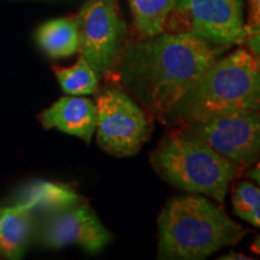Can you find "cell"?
<instances>
[{"mask_svg": "<svg viewBox=\"0 0 260 260\" xmlns=\"http://www.w3.org/2000/svg\"><path fill=\"white\" fill-rule=\"evenodd\" d=\"M178 0H128L133 23L140 38L164 32Z\"/></svg>", "mask_w": 260, "mask_h": 260, "instance_id": "14", "label": "cell"}, {"mask_svg": "<svg viewBox=\"0 0 260 260\" xmlns=\"http://www.w3.org/2000/svg\"><path fill=\"white\" fill-rule=\"evenodd\" d=\"M37 235L39 242L48 248L76 245L89 253L100 252L112 239L92 207L81 203L45 214Z\"/></svg>", "mask_w": 260, "mask_h": 260, "instance_id": "9", "label": "cell"}, {"mask_svg": "<svg viewBox=\"0 0 260 260\" xmlns=\"http://www.w3.org/2000/svg\"><path fill=\"white\" fill-rule=\"evenodd\" d=\"M158 259L203 260L242 240L247 230L205 195L172 198L158 216Z\"/></svg>", "mask_w": 260, "mask_h": 260, "instance_id": "2", "label": "cell"}, {"mask_svg": "<svg viewBox=\"0 0 260 260\" xmlns=\"http://www.w3.org/2000/svg\"><path fill=\"white\" fill-rule=\"evenodd\" d=\"M75 18L81 56L99 77L113 73L128 37L118 0H87Z\"/></svg>", "mask_w": 260, "mask_h": 260, "instance_id": "5", "label": "cell"}, {"mask_svg": "<svg viewBox=\"0 0 260 260\" xmlns=\"http://www.w3.org/2000/svg\"><path fill=\"white\" fill-rule=\"evenodd\" d=\"M35 40L52 59L74 56L80 47L76 18L59 17L45 22L37 29Z\"/></svg>", "mask_w": 260, "mask_h": 260, "instance_id": "13", "label": "cell"}, {"mask_svg": "<svg viewBox=\"0 0 260 260\" xmlns=\"http://www.w3.org/2000/svg\"><path fill=\"white\" fill-rule=\"evenodd\" d=\"M243 44L246 45L249 51L253 52V53L256 54L258 57H260V32L247 37Z\"/></svg>", "mask_w": 260, "mask_h": 260, "instance_id": "18", "label": "cell"}, {"mask_svg": "<svg viewBox=\"0 0 260 260\" xmlns=\"http://www.w3.org/2000/svg\"><path fill=\"white\" fill-rule=\"evenodd\" d=\"M45 129H58L90 144L96 126V106L88 98H59L39 116Z\"/></svg>", "mask_w": 260, "mask_h": 260, "instance_id": "10", "label": "cell"}, {"mask_svg": "<svg viewBox=\"0 0 260 260\" xmlns=\"http://www.w3.org/2000/svg\"><path fill=\"white\" fill-rule=\"evenodd\" d=\"M197 136L239 167H249L260 158V111L241 110L187 124Z\"/></svg>", "mask_w": 260, "mask_h": 260, "instance_id": "7", "label": "cell"}, {"mask_svg": "<svg viewBox=\"0 0 260 260\" xmlns=\"http://www.w3.org/2000/svg\"><path fill=\"white\" fill-rule=\"evenodd\" d=\"M249 177H251L252 180L254 181L255 183L258 184V187L260 188V161L255 165L254 168L252 169L251 171H249Z\"/></svg>", "mask_w": 260, "mask_h": 260, "instance_id": "20", "label": "cell"}, {"mask_svg": "<svg viewBox=\"0 0 260 260\" xmlns=\"http://www.w3.org/2000/svg\"><path fill=\"white\" fill-rule=\"evenodd\" d=\"M241 110L260 111V57L243 47L214 61L165 121L191 124Z\"/></svg>", "mask_w": 260, "mask_h": 260, "instance_id": "3", "label": "cell"}, {"mask_svg": "<svg viewBox=\"0 0 260 260\" xmlns=\"http://www.w3.org/2000/svg\"><path fill=\"white\" fill-rule=\"evenodd\" d=\"M247 37L260 32V0H247Z\"/></svg>", "mask_w": 260, "mask_h": 260, "instance_id": "17", "label": "cell"}, {"mask_svg": "<svg viewBox=\"0 0 260 260\" xmlns=\"http://www.w3.org/2000/svg\"><path fill=\"white\" fill-rule=\"evenodd\" d=\"M35 214L27 206L15 204L0 209V253L8 259H19L35 230Z\"/></svg>", "mask_w": 260, "mask_h": 260, "instance_id": "11", "label": "cell"}, {"mask_svg": "<svg viewBox=\"0 0 260 260\" xmlns=\"http://www.w3.org/2000/svg\"><path fill=\"white\" fill-rule=\"evenodd\" d=\"M154 171L171 186L190 194L225 200L237 167L187 130L172 132L149 153Z\"/></svg>", "mask_w": 260, "mask_h": 260, "instance_id": "4", "label": "cell"}, {"mask_svg": "<svg viewBox=\"0 0 260 260\" xmlns=\"http://www.w3.org/2000/svg\"><path fill=\"white\" fill-rule=\"evenodd\" d=\"M96 141L106 153L132 157L149 139L152 124L129 94L107 87L96 98Z\"/></svg>", "mask_w": 260, "mask_h": 260, "instance_id": "6", "label": "cell"}, {"mask_svg": "<svg viewBox=\"0 0 260 260\" xmlns=\"http://www.w3.org/2000/svg\"><path fill=\"white\" fill-rule=\"evenodd\" d=\"M170 16L177 17L182 30L232 47L247 39L243 0H178Z\"/></svg>", "mask_w": 260, "mask_h": 260, "instance_id": "8", "label": "cell"}, {"mask_svg": "<svg viewBox=\"0 0 260 260\" xmlns=\"http://www.w3.org/2000/svg\"><path fill=\"white\" fill-rule=\"evenodd\" d=\"M15 201L27 206L34 214H48L75 206L82 201V198L68 184L38 180L22 189Z\"/></svg>", "mask_w": 260, "mask_h": 260, "instance_id": "12", "label": "cell"}, {"mask_svg": "<svg viewBox=\"0 0 260 260\" xmlns=\"http://www.w3.org/2000/svg\"><path fill=\"white\" fill-rule=\"evenodd\" d=\"M53 70L64 93L69 95H90L96 92L99 76L82 56L73 67H53Z\"/></svg>", "mask_w": 260, "mask_h": 260, "instance_id": "15", "label": "cell"}, {"mask_svg": "<svg viewBox=\"0 0 260 260\" xmlns=\"http://www.w3.org/2000/svg\"><path fill=\"white\" fill-rule=\"evenodd\" d=\"M218 259L220 260H236V259H251L249 256H246V254L243 253H239V252H229L226 254H223L222 256H219Z\"/></svg>", "mask_w": 260, "mask_h": 260, "instance_id": "19", "label": "cell"}, {"mask_svg": "<svg viewBox=\"0 0 260 260\" xmlns=\"http://www.w3.org/2000/svg\"><path fill=\"white\" fill-rule=\"evenodd\" d=\"M233 209L237 217L260 228V188L251 182H240L233 191Z\"/></svg>", "mask_w": 260, "mask_h": 260, "instance_id": "16", "label": "cell"}, {"mask_svg": "<svg viewBox=\"0 0 260 260\" xmlns=\"http://www.w3.org/2000/svg\"><path fill=\"white\" fill-rule=\"evenodd\" d=\"M228 50L190 32L164 31L126 44L116 70L129 95L165 121L184 94Z\"/></svg>", "mask_w": 260, "mask_h": 260, "instance_id": "1", "label": "cell"}, {"mask_svg": "<svg viewBox=\"0 0 260 260\" xmlns=\"http://www.w3.org/2000/svg\"><path fill=\"white\" fill-rule=\"evenodd\" d=\"M251 249H252V252L255 253V254L260 255V234L255 237L254 241H253Z\"/></svg>", "mask_w": 260, "mask_h": 260, "instance_id": "21", "label": "cell"}]
</instances>
